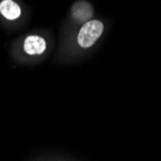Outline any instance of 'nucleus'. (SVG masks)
I'll use <instances>...</instances> for the list:
<instances>
[{
  "label": "nucleus",
  "instance_id": "obj_1",
  "mask_svg": "<svg viewBox=\"0 0 161 161\" xmlns=\"http://www.w3.org/2000/svg\"><path fill=\"white\" fill-rule=\"evenodd\" d=\"M103 31V24L99 20H90L80 29L77 42L82 47H90L97 42Z\"/></svg>",
  "mask_w": 161,
  "mask_h": 161
},
{
  "label": "nucleus",
  "instance_id": "obj_2",
  "mask_svg": "<svg viewBox=\"0 0 161 161\" xmlns=\"http://www.w3.org/2000/svg\"><path fill=\"white\" fill-rule=\"evenodd\" d=\"M46 41L39 36H28L24 41V50L30 55L42 54L46 50Z\"/></svg>",
  "mask_w": 161,
  "mask_h": 161
},
{
  "label": "nucleus",
  "instance_id": "obj_3",
  "mask_svg": "<svg viewBox=\"0 0 161 161\" xmlns=\"http://www.w3.org/2000/svg\"><path fill=\"white\" fill-rule=\"evenodd\" d=\"M0 13L6 19L13 20L20 16V8L13 0H3L0 3Z\"/></svg>",
  "mask_w": 161,
  "mask_h": 161
},
{
  "label": "nucleus",
  "instance_id": "obj_4",
  "mask_svg": "<svg viewBox=\"0 0 161 161\" xmlns=\"http://www.w3.org/2000/svg\"><path fill=\"white\" fill-rule=\"evenodd\" d=\"M72 16L79 21H84L91 19L93 16V10L89 3L78 2L72 7Z\"/></svg>",
  "mask_w": 161,
  "mask_h": 161
}]
</instances>
